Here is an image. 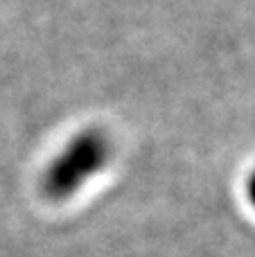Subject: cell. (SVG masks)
I'll list each match as a JSON object with an SVG mask.
<instances>
[{"instance_id":"obj_1","label":"cell","mask_w":255,"mask_h":257,"mask_svg":"<svg viewBox=\"0 0 255 257\" xmlns=\"http://www.w3.org/2000/svg\"><path fill=\"white\" fill-rule=\"evenodd\" d=\"M108 156H111V140L102 128H86L77 133L70 145L45 169V196L54 201L70 199L90 176H95L108 163Z\"/></svg>"},{"instance_id":"obj_2","label":"cell","mask_w":255,"mask_h":257,"mask_svg":"<svg viewBox=\"0 0 255 257\" xmlns=\"http://www.w3.org/2000/svg\"><path fill=\"white\" fill-rule=\"evenodd\" d=\"M246 194H248V201L255 205V169H253V174L248 176V183H246Z\"/></svg>"}]
</instances>
